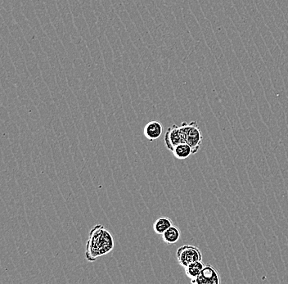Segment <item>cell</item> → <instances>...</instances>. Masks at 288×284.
Returning <instances> with one entry per match:
<instances>
[{"mask_svg":"<svg viewBox=\"0 0 288 284\" xmlns=\"http://www.w3.org/2000/svg\"><path fill=\"white\" fill-rule=\"evenodd\" d=\"M113 236L104 226L96 225L91 229L85 246V258L93 262L98 257L109 253L114 248Z\"/></svg>","mask_w":288,"mask_h":284,"instance_id":"cell-1","label":"cell"},{"mask_svg":"<svg viewBox=\"0 0 288 284\" xmlns=\"http://www.w3.org/2000/svg\"><path fill=\"white\" fill-rule=\"evenodd\" d=\"M180 127L184 134L185 143L193 149V154H196L200 149L203 140V133L200 127L198 126V122H183Z\"/></svg>","mask_w":288,"mask_h":284,"instance_id":"cell-2","label":"cell"},{"mask_svg":"<svg viewBox=\"0 0 288 284\" xmlns=\"http://www.w3.org/2000/svg\"><path fill=\"white\" fill-rule=\"evenodd\" d=\"M176 256L179 265L183 268L187 267L192 263L203 260V253L200 249L193 245L180 246L177 251Z\"/></svg>","mask_w":288,"mask_h":284,"instance_id":"cell-3","label":"cell"},{"mask_svg":"<svg viewBox=\"0 0 288 284\" xmlns=\"http://www.w3.org/2000/svg\"><path fill=\"white\" fill-rule=\"evenodd\" d=\"M191 283L193 284H220L221 279L215 268L211 265H206L200 275Z\"/></svg>","mask_w":288,"mask_h":284,"instance_id":"cell-4","label":"cell"},{"mask_svg":"<svg viewBox=\"0 0 288 284\" xmlns=\"http://www.w3.org/2000/svg\"><path fill=\"white\" fill-rule=\"evenodd\" d=\"M183 143H185V138L181 127L177 124H173L172 126L169 127L165 134V143L166 148L169 151H172L175 146Z\"/></svg>","mask_w":288,"mask_h":284,"instance_id":"cell-5","label":"cell"},{"mask_svg":"<svg viewBox=\"0 0 288 284\" xmlns=\"http://www.w3.org/2000/svg\"><path fill=\"white\" fill-rule=\"evenodd\" d=\"M162 133H163V126L157 121L148 122L143 129V134L149 141H154L159 139Z\"/></svg>","mask_w":288,"mask_h":284,"instance_id":"cell-6","label":"cell"},{"mask_svg":"<svg viewBox=\"0 0 288 284\" xmlns=\"http://www.w3.org/2000/svg\"><path fill=\"white\" fill-rule=\"evenodd\" d=\"M181 237V232L179 228L172 225L171 227L167 229L164 234H162V239L168 245L176 243Z\"/></svg>","mask_w":288,"mask_h":284,"instance_id":"cell-7","label":"cell"},{"mask_svg":"<svg viewBox=\"0 0 288 284\" xmlns=\"http://www.w3.org/2000/svg\"><path fill=\"white\" fill-rule=\"evenodd\" d=\"M171 152L173 155L179 160L187 159L193 154V149L186 143H180L179 145L175 146Z\"/></svg>","mask_w":288,"mask_h":284,"instance_id":"cell-8","label":"cell"},{"mask_svg":"<svg viewBox=\"0 0 288 284\" xmlns=\"http://www.w3.org/2000/svg\"><path fill=\"white\" fill-rule=\"evenodd\" d=\"M205 264L203 262V260L196 261L188 265L187 267L184 268L186 275L190 279L191 281L197 279L198 275H200L202 270L205 267Z\"/></svg>","mask_w":288,"mask_h":284,"instance_id":"cell-9","label":"cell"},{"mask_svg":"<svg viewBox=\"0 0 288 284\" xmlns=\"http://www.w3.org/2000/svg\"><path fill=\"white\" fill-rule=\"evenodd\" d=\"M172 225L173 221L169 217H161L157 219L153 224V229L156 234L162 235L167 229L171 227Z\"/></svg>","mask_w":288,"mask_h":284,"instance_id":"cell-10","label":"cell"}]
</instances>
